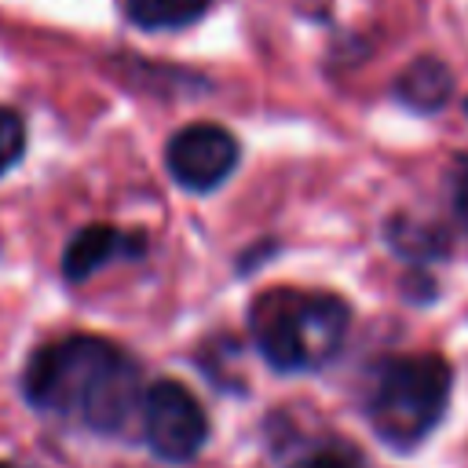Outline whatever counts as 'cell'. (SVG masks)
<instances>
[{"mask_svg": "<svg viewBox=\"0 0 468 468\" xmlns=\"http://www.w3.org/2000/svg\"><path fill=\"white\" fill-rule=\"evenodd\" d=\"M22 391L33 410L88 431H117L139 399V373L124 347L106 336H62L33 351Z\"/></svg>", "mask_w": 468, "mask_h": 468, "instance_id": "1", "label": "cell"}, {"mask_svg": "<svg viewBox=\"0 0 468 468\" xmlns=\"http://www.w3.org/2000/svg\"><path fill=\"white\" fill-rule=\"evenodd\" d=\"M347 322V303L318 289H267L249 307L252 344L278 373L322 369L340 351Z\"/></svg>", "mask_w": 468, "mask_h": 468, "instance_id": "2", "label": "cell"}, {"mask_svg": "<svg viewBox=\"0 0 468 468\" xmlns=\"http://www.w3.org/2000/svg\"><path fill=\"white\" fill-rule=\"evenodd\" d=\"M450 388H453V369L442 355L384 358L373 369L366 417L388 446L413 450L442 420L450 406Z\"/></svg>", "mask_w": 468, "mask_h": 468, "instance_id": "3", "label": "cell"}, {"mask_svg": "<svg viewBox=\"0 0 468 468\" xmlns=\"http://www.w3.org/2000/svg\"><path fill=\"white\" fill-rule=\"evenodd\" d=\"M143 431L161 461H194L208 439V417L201 402L179 380H154L143 395Z\"/></svg>", "mask_w": 468, "mask_h": 468, "instance_id": "4", "label": "cell"}, {"mask_svg": "<svg viewBox=\"0 0 468 468\" xmlns=\"http://www.w3.org/2000/svg\"><path fill=\"white\" fill-rule=\"evenodd\" d=\"M238 157H241L238 139L227 128L208 124V121L179 128L165 146V161H168L172 179L194 194L216 190L238 168Z\"/></svg>", "mask_w": 468, "mask_h": 468, "instance_id": "5", "label": "cell"}, {"mask_svg": "<svg viewBox=\"0 0 468 468\" xmlns=\"http://www.w3.org/2000/svg\"><path fill=\"white\" fill-rule=\"evenodd\" d=\"M143 249H146L143 230H117L106 223H91L69 238V245L62 252V274L69 282H88L99 267H106L113 260L143 256Z\"/></svg>", "mask_w": 468, "mask_h": 468, "instance_id": "6", "label": "cell"}, {"mask_svg": "<svg viewBox=\"0 0 468 468\" xmlns=\"http://www.w3.org/2000/svg\"><path fill=\"white\" fill-rule=\"evenodd\" d=\"M453 95V73L446 62L424 55V58H413L399 80H395V99L417 113H435L450 102Z\"/></svg>", "mask_w": 468, "mask_h": 468, "instance_id": "7", "label": "cell"}, {"mask_svg": "<svg viewBox=\"0 0 468 468\" xmlns=\"http://www.w3.org/2000/svg\"><path fill=\"white\" fill-rule=\"evenodd\" d=\"M212 0H128V22L139 29H176L194 22Z\"/></svg>", "mask_w": 468, "mask_h": 468, "instance_id": "8", "label": "cell"}, {"mask_svg": "<svg viewBox=\"0 0 468 468\" xmlns=\"http://www.w3.org/2000/svg\"><path fill=\"white\" fill-rule=\"evenodd\" d=\"M388 241L406 260H431L446 252V234L435 223H410L406 216L388 223Z\"/></svg>", "mask_w": 468, "mask_h": 468, "instance_id": "9", "label": "cell"}, {"mask_svg": "<svg viewBox=\"0 0 468 468\" xmlns=\"http://www.w3.org/2000/svg\"><path fill=\"white\" fill-rule=\"evenodd\" d=\"M289 468H366V461L344 439H314L292 457Z\"/></svg>", "mask_w": 468, "mask_h": 468, "instance_id": "10", "label": "cell"}, {"mask_svg": "<svg viewBox=\"0 0 468 468\" xmlns=\"http://www.w3.org/2000/svg\"><path fill=\"white\" fill-rule=\"evenodd\" d=\"M22 150H26V124L15 110L0 106V176L18 165Z\"/></svg>", "mask_w": 468, "mask_h": 468, "instance_id": "11", "label": "cell"}, {"mask_svg": "<svg viewBox=\"0 0 468 468\" xmlns=\"http://www.w3.org/2000/svg\"><path fill=\"white\" fill-rule=\"evenodd\" d=\"M453 205H457L461 223L468 227V172H461V179H457V186H453Z\"/></svg>", "mask_w": 468, "mask_h": 468, "instance_id": "12", "label": "cell"}, {"mask_svg": "<svg viewBox=\"0 0 468 468\" xmlns=\"http://www.w3.org/2000/svg\"><path fill=\"white\" fill-rule=\"evenodd\" d=\"M0 468H7V464H0Z\"/></svg>", "mask_w": 468, "mask_h": 468, "instance_id": "13", "label": "cell"}]
</instances>
